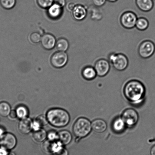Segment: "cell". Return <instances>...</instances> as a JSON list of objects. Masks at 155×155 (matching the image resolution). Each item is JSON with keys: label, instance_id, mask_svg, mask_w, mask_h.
Here are the masks:
<instances>
[{"label": "cell", "instance_id": "35", "mask_svg": "<svg viewBox=\"0 0 155 155\" xmlns=\"http://www.w3.org/2000/svg\"><path fill=\"white\" fill-rule=\"evenodd\" d=\"M7 150V149L1 147L0 148V155H7L8 152Z\"/></svg>", "mask_w": 155, "mask_h": 155}, {"label": "cell", "instance_id": "20", "mask_svg": "<svg viewBox=\"0 0 155 155\" xmlns=\"http://www.w3.org/2000/svg\"><path fill=\"white\" fill-rule=\"evenodd\" d=\"M47 135L46 130L43 129H40V130L34 131L33 137L37 142L41 143L46 139Z\"/></svg>", "mask_w": 155, "mask_h": 155}, {"label": "cell", "instance_id": "32", "mask_svg": "<svg viewBox=\"0 0 155 155\" xmlns=\"http://www.w3.org/2000/svg\"><path fill=\"white\" fill-rule=\"evenodd\" d=\"M41 126L36 120H35L32 123V129L34 130V131L38 130L41 128Z\"/></svg>", "mask_w": 155, "mask_h": 155}, {"label": "cell", "instance_id": "13", "mask_svg": "<svg viewBox=\"0 0 155 155\" xmlns=\"http://www.w3.org/2000/svg\"><path fill=\"white\" fill-rule=\"evenodd\" d=\"M87 15V9L84 6L78 5L75 6L73 10V16L77 21L83 20L86 17Z\"/></svg>", "mask_w": 155, "mask_h": 155}, {"label": "cell", "instance_id": "38", "mask_svg": "<svg viewBox=\"0 0 155 155\" xmlns=\"http://www.w3.org/2000/svg\"><path fill=\"white\" fill-rule=\"evenodd\" d=\"M5 131L2 127H0V138L5 134Z\"/></svg>", "mask_w": 155, "mask_h": 155}, {"label": "cell", "instance_id": "16", "mask_svg": "<svg viewBox=\"0 0 155 155\" xmlns=\"http://www.w3.org/2000/svg\"><path fill=\"white\" fill-rule=\"evenodd\" d=\"M62 7L54 3L48 8V13L49 17L52 19H57L62 13Z\"/></svg>", "mask_w": 155, "mask_h": 155}, {"label": "cell", "instance_id": "6", "mask_svg": "<svg viewBox=\"0 0 155 155\" xmlns=\"http://www.w3.org/2000/svg\"><path fill=\"white\" fill-rule=\"evenodd\" d=\"M155 51L154 44L150 40H145L142 42L138 50L140 56L144 59L150 58L154 54Z\"/></svg>", "mask_w": 155, "mask_h": 155}, {"label": "cell", "instance_id": "36", "mask_svg": "<svg viewBox=\"0 0 155 155\" xmlns=\"http://www.w3.org/2000/svg\"><path fill=\"white\" fill-rule=\"evenodd\" d=\"M75 4L73 3H69L67 5V8L68 10L70 11H73V9L74 8L75 6Z\"/></svg>", "mask_w": 155, "mask_h": 155}, {"label": "cell", "instance_id": "11", "mask_svg": "<svg viewBox=\"0 0 155 155\" xmlns=\"http://www.w3.org/2000/svg\"><path fill=\"white\" fill-rule=\"evenodd\" d=\"M32 123L31 119L28 117L21 119L18 125L19 131L23 134H28L32 129Z\"/></svg>", "mask_w": 155, "mask_h": 155}, {"label": "cell", "instance_id": "7", "mask_svg": "<svg viewBox=\"0 0 155 155\" xmlns=\"http://www.w3.org/2000/svg\"><path fill=\"white\" fill-rule=\"evenodd\" d=\"M138 18L133 12H125L121 15L120 21L123 28L130 29L135 28Z\"/></svg>", "mask_w": 155, "mask_h": 155}, {"label": "cell", "instance_id": "19", "mask_svg": "<svg viewBox=\"0 0 155 155\" xmlns=\"http://www.w3.org/2000/svg\"><path fill=\"white\" fill-rule=\"evenodd\" d=\"M58 140L63 145H67L71 142L72 135L68 131L62 130L58 134Z\"/></svg>", "mask_w": 155, "mask_h": 155}, {"label": "cell", "instance_id": "1", "mask_svg": "<svg viewBox=\"0 0 155 155\" xmlns=\"http://www.w3.org/2000/svg\"><path fill=\"white\" fill-rule=\"evenodd\" d=\"M125 97L130 103L138 104L144 98L145 88L142 83L137 80L129 81L124 88Z\"/></svg>", "mask_w": 155, "mask_h": 155}, {"label": "cell", "instance_id": "18", "mask_svg": "<svg viewBox=\"0 0 155 155\" xmlns=\"http://www.w3.org/2000/svg\"><path fill=\"white\" fill-rule=\"evenodd\" d=\"M82 75L84 79L87 80H92L97 76L94 67L87 66L84 68L82 71Z\"/></svg>", "mask_w": 155, "mask_h": 155}, {"label": "cell", "instance_id": "29", "mask_svg": "<svg viewBox=\"0 0 155 155\" xmlns=\"http://www.w3.org/2000/svg\"><path fill=\"white\" fill-rule=\"evenodd\" d=\"M107 0H92L94 6L100 7L103 6L106 3Z\"/></svg>", "mask_w": 155, "mask_h": 155}, {"label": "cell", "instance_id": "4", "mask_svg": "<svg viewBox=\"0 0 155 155\" xmlns=\"http://www.w3.org/2000/svg\"><path fill=\"white\" fill-rule=\"evenodd\" d=\"M109 61L116 70L123 71L127 68L129 61L127 57L122 53H112L109 56Z\"/></svg>", "mask_w": 155, "mask_h": 155}, {"label": "cell", "instance_id": "3", "mask_svg": "<svg viewBox=\"0 0 155 155\" xmlns=\"http://www.w3.org/2000/svg\"><path fill=\"white\" fill-rule=\"evenodd\" d=\"M91 123L86 118H78L73 125L74 134L78 138H83L88 136L91 132Z\"/></svg>", "mask_w": 155, "mask_h": 155}, {"label": "cell", "instance_id": "23", "mask_svg": "<svg viewBox=\"0 0 155 155\" xmlns=\"http://www.w3.org/2000/svg\"><path fill=\"white\" fill-rule=\"evenodd\" d=\"M69 44L68 41L66 39L61 38L57 41L55 46L57 50L61 52H65L69 48Z\"/></svg>", "mask_w": 155, "mask_h": 155}, {"label": "cell", "instance_id": "14", "mask_svg": "<svg viewBox=\"0 0 155 155\" xmlns=\"http://www.w3.org/2000/svg\"><path fill=\"white\" fill-rule=\"evenodd\" d=\"M92 129L96 133H101L104 132L107 128V124L104 120L98 119L91 123Z\"/></svg>", "mask_w": 155, "mask_h": 155}, {"label": "cell", "instance_id": "37", "mask_svg": "<svg viewBox=\"0 0 155 155\" xmlns=\"http://www.w3.org/2000/svg\"><path fill=\"white\" fill-rule=\"evenodd\" d=\"M150 155H155V145L151 147L150 150Z\"/></svg>", "mask_w": 155, "mask_h": 155}, {"label": "cell", "instance_id": "33", "mask_svg": "<svg viewBox=\"0 0 155 155\" xmlns=\"http://www.w3.org/2000/svg\"><path fill=\"white\" fill-rule=\"evenodd\" d=\"M54 3L63 7L65 5L66 1L65 0H54Z\"/></svg>", "mask_w": 155, "mask_h": 155}, {"label": "cell", "instance_id": "31", "mask_svg": "<svg viewBox=\"0 0 155 155\" xmlns=\"http://www.w3.org/2000/svg\"><path fill=\"white\" fill-rule=\"evenodd\" d=\"M47 138L50 140H56L58 139V134L55 132L51 131L48 134Z\"/></svg>", "mask_w": 155, "mask_h": 155}, {"label": "cell", "instance_id": "28", "mask_svg": "<svg viewBox=\"0 0 155 155\" xmlns=\"http://www.w3.org/2000/svg\"><path fill=\"white\" fill-rule=\"evenodd\" d=\"M35 120L40 124L41 127L46 125L49 123L46 117L43 115L39 116L36 118Z\"/></svg>", "mask_w": 155, "mask_h": 155}, {"label": "cell", "instance_id": "39", "mask_svg": "<svg viewBox=\"0 0 155 155\" xmlns=\"http://www.w3.org/2000/svg\"><path fill=\"white\" fill-rule=\"evenodd\" d=\"M7 155H16L15 153L12 152H8Z\"/></svg>", "mask_w": 155, "mask_h": 155}, {"label": "cell", "instance_id": "34", "mask_svg": "<svg viewBox=\"0 0 155 155\" xmlns=\"http://www.w3.org/2000/svg\"><path fill=\"white\" fill-rule=\"evenodd\" d=\"M9 116L10 118L12 119H14L17 118V115L16 110H11Z\"/></svg>", "mask_w": 155, "mask_h": 155}, {"label": "cell", "instance_id": "15", "mask_svg": "<svg viewBox=\"0 0 155 155\" xmlns=\"http://www.w3.org/2000/svg\"><path fill=\"white\" fill-rule=\"evenodd\" d=\"M137 6L141 11L148 12L153 8V0H135Z\"/></svg>", "mask_w": 155, "mask_h": 155}, {"label": "cell", "instance_id": "22", "mask_svg": "<svg viewBox=\"0 0 155 155\" xmlns=\"http://www.w3.org/2000/svg\"><path fill=\"white\" fill-rule=\"evenodd\" d=\"M149 22L145 18L141 17L138 18L137 20L135 27L140 31H144L148 28Z\"/></svg>", "mask_w": 155, "mask_h": 155}, {"label": "cell", "instance_id": "8", "mask_svg": "<svg viewBox=\"0 0 155 155\" xmlns=\"http://www.w3.org/2000/svg\"><path fill=\"white\" fill-rule=\"evenodd\" d=\"M68 61V56L64 52H55L52 55L51 59L52 65L56 68H61L67 64Z\"/></svg>", "mask_w": 155, "mask_h": 155}, {"label": "cell", "instance_id": "40", "mask_svg": "<svg viewBox=\"0 0 155 155\" xmlns=\"http://www.w3.org/2000/svg\"><path fill=\"white\" fill-rule=\"evenodd\" d=\"M118 1V0H107V1L110 2H115Z\"/></svg>", "mask_w": 155, "mask_h": 155}, {"label": "cell", "instance_id": "27", "mask_svg": "<svg viewBox=\"0 0 155 155\" xmlns=\"http://www.w3.org/2000/svg\"><path fill=\"white\" fill-rule=\"evenodd\" d=\"M30 40L32 43H38L41 41V37L39 33L34 32L32 33L30 35Z\"/></svg>", "mask_w": 155, "mask_h": 155}, {"label": "cell", "instance_id": "25", "mask_svg": "<svg viewBox=\"0 0 155 155\" xmlns=\"http://www.w3.org/2000/svg\"><path fill=\"white\" fill-rule=\"evenodd\" d=\"M16 0H0V4L3 8L10 10L15 5Z\"/></svg>", "mask_w": 155, "mask_h": 155}, {"label": "cell", "instance_id": "30", "mask_svg": "<svg viewBox=\"0 0 155 155\" xmlns=\"http://www.w3.org/2000/svg\"><path fill=\"white\" fill-rule=\"evenodd\" d=\"M54 153V155H68V151L63 147L58 149Z\"/></svg>", "mask_w": 155, "mask_h": 155}, {"label": "cell", "instance_id": "26", "mask_svg": "<svg viewBox=\"0 0 155 155\" xmlns=\"http://www.w3.org/2000/svg\"><path fill=\"white\" fill-rule=\"evenodd\" d=\"M39 6L43 8H48L53 4L54 0H37Z\"/></svg>", "mask_w": 155, "mask_h": 155}, {"label": "cell", "instance_id": "5", "mask_svg": "<svg viewBox=\"0 0 155 155\" xmlns=\"http://www.w3.org/2000/svg\"><path fill=\"white\" fill-rule=\"evenodd\" d=\"M121 118L126 126L131 127L137 124L139 119L138 113L135 110L129 108L123 111Z\"/></svg>", "mask_w": 155, "mask_h": 155}, {"label": "cell", "instance_id": "17", "mask_svg": "<svg viewBox=\"0 0 155 155\" xmlns=\"http://www.w3.org/2000/svg\"><path fill=\"white\" fill-rule=\"evenodd\" d=\"M112 126L113 130L117 133H121L124 131L126 127L125 123L121 117L115 118L113 121Z\"/></svg>", "mask_w": 155, "mask_h": 155}, {"label": "cell", "instance_id": "21", "mask_svg": "<svg viewBox=\"0 0 155 155\" xmlns=\"http://www.w3.org/2000/svg\"><path fill=\"white\" fill-rule=\"evenodd\" d=\"M11 111V107L6 102H0V116L6 117L8 116Z\"/></svg>", "mask_w": 155, "mask_h": 155}, {"label": "cell", "instance_id": "24", "mask_svg": "<svg viewBox=\"0 0 155 155\" xmlns=\"http://www.w3.org/2000/svg\"><path fill=\"white\" fill-rule=\"evenodd\" d=\"M16 111L17 117L21 119L26 118L28 115V109L25 106H21L18 107Z\"/></svg>", "mask_w": 155, "mask_h": 155}, {"label": "cell", "instance_id": "12", "mask_svg": "<svg viewBox=\"0 0 155 155\" xmlns=\"http://www.w3.org/2000/svg\"><path fill=\"white\" fill-rule=\"evenodd\" d=\"M41 42L43 48L47 50L53 49L56 43L55 37L52 34H49L44 35L41 37Z\"/></svg>", "mask_w": 155, "mask_h": 155}, {"label": "cell", "instance_id": "9", "mask_svg": "<svg viewBox=\"0 0 155 155\" xmlns=\"http://www.w3.org/2000/svg\"><path fill=\"white\" fill-rule=\"evenodd\" d=\"M110 64L109 61L103 58L97 60L94 67L97 76L103 77L107 75L110 70Z\"/></svg>", "mask_w": 155, "mask_h": 155}, {"label": "cell", "instance_id": "10", "mask_svg": "<svg viewBox=\"0 0 155 155\" xmlns=\"http://www.w3.org/2000/svg\"><path fill=\"white\" fill-rule=\"evenodd\" d=\"M17 140L13 134L6 133L0 138V145L7 150H11L15 147Z\"/></svg>", "mask_w": 155, "mask_h": 155}, {"label": "cell", "instance_id": "2", "mask_svg": "<svg viewBox=\"0 0 155 155\" xmlns=\"http://www.w3.org/2000/svg\"><path fill=\"white\" fill-rule=\"evenodd\" d=\"M46 117L50 124L58 128L67 126L70 120L68 113L64 110L60 108L50 110L47 113Z\"/></svg>", "mask_w": 155, "mask_h": 155}]
</instances>
